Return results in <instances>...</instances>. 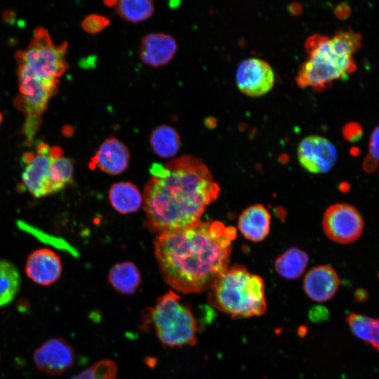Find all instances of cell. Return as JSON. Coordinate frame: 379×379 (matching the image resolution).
<instances>
[{
	"label": "cell",
	"mask_w": 379,
	"mask_h": 379,
	"mask_svg": "<svg viewBox=\"0 0 379 379\" xmlns=\"http://www.w3.org/2000/svg\"><path fill=\"white\" fill-rule=\"evenodd\" d=\"M18 226L23 230L27 231V232H29L30 234H33L34 237H36L39 240L49 244L51 246H56L57 248H60L61 249H65L70 253H74V249H72V247L69 246L65 241H63L61 239L54 237L53 236H50L49 234H46L45 232L22 222V221H18Z\"/></svg>",
	"instance_id": "27"
},
{
	"label": "cell",
	"mask_w": 379,
	"mask_h": 379,
	"mask_svg": "<svg viewBox=\"0 0 379 379\" xmlns=\"http://www.w3.org/2000/svg\"><path fill=\"white\" fill-rule=\"evenodd\" d=\"M237 230L217 220L158 234L154 254L164 281L175 291L210 290L228 268Z\"/></svg>",
	"instance_id": "1"
},
{
	"label": "cell",
	"mask_w": 379,
	"mask_h": 379,
	"mask_svg": "<svg viewBox=\"0 0 379 379\" xmlns=\"http://www.w3.org/2000/svg\"><path fill=\"white\" fill-rule=\"evenodd\" d=\"M20 288V276L11 262L0 259V307L11 303Z\"/></svg>",
	"instance_id": "23"
},
{
	"label": "cell",
	"mask_w": 379,
	"mask_h": 379,
	"mask_svg": "<svg viewBox=\"0 0 379 379\" xmlns=\"http://www.w3.org/2000/svg\"><path fill=\"white\" fill-rule=\"evenodd\" d=\"M3 18L6 22L13 23L15 21V14L13 11H6Z\"/></svg>",
	"instance_id": "33"
},
{
	"label": "cell",
	"mask_w": 379,
	"mask_h": 379,
	"mask_svg": "<svg viewBox=\"0 0 379 379\" xmlns=\"http://www.w3.org/2000/svg\"><path fill=\"white\" fill-rule=\"evenodd\" d=\"M373 319L366 315L351 313L347 317V322L354 335L368 343Z\"/></svg>",
	"instance_id": "26"
},
{
	"label": "cell",
	"mask_w": 379,
	"mask_h": 379,
	"mask_svg": "<svg viewBox=\"0 0 379 379\" xmlns=\"http://www.w3.org/2000/svg\"><path fill=\"white\" fill-rule=\"evenodd\" d=\"M274 81L272 67L262 59L246 58L237 68V86L246 95L253 98L264 95L272 88Z\"/></svg>",
	"instance_id": "9"
},
{
	"label": "cell",
	"mask_w": 379,
	"mask_h": 379,
	"mask_svg": "<svg viewBox=\"0 0 379 379\" xmlns=\"http://www.w3.org/2000/svg\"><path fill=\"white\" fill-rule=\"evenodd\" d=\"M209 291L210 305L232 319L260 316L266 312L263 279L241 265L228 267Z\"/></svg>",
	"instance_id": "4"
},
{
	"label": "cell",
	"mask_w": 379,
	"mask_h": 379,
	"mask_svg": "<svg viewBox=\"0 0 379 379\" xmlns=\"http://www.w3.org/2000/svg\"><path fill=\"white\" fill-rule=\"evenodd\" d=\"M1 120H2V115H1V112H0V124H1Z\"/></svg>",
	"instance_id": "36"
},
{
	"label": "cell",
	"mask_w": 379,
	"mask_h": 379,
	"mask_svg": "<svg viewBox=\"0 0 379 379\" xmlns=\"http://www.w3.org/2000/svg\"><path fill=\"white\" fill-rule=\"evenodd\" d=\"M379 163V126L372 132L370 142L369 151L364 161V169L371 173L373 171Z\"/></svg>",
	"instance_id": "28"
},
{
	"label": "cell",
	"mask_w": 379,
	"mask_h": 379,
	"mask_svg": "<svg viewBox=\"0 0 379 379\" xmlns=\"http://www.w3.org/2000/svg\"><path fill=\"white\" fill-rule=\"evenodd\" d=\"M270 222V214L267 208L261 204H254L246 208L239 215L238 228L246 239L258 242L268 235Z\"/></svg>",
	"instance_id": "17"
},
{
	"label": "cell",
	"mask_w": 379,
	"mask_h": 379,
	"mask_svg": "<svg viewBox=\"0 0 379 379\" xmlns=\"http://www.w3.org/2000/svg\"><path fill=\"white\" fill-rule=\"evenodd\" d=\"M375 349L379 350V319H373L369 331L368 343Z\"/></svg>",
	"instance_id": "31"
},
{
	"label": "cell",
	"mask_w": 379,
	"mask_h": 379,
	"mask_svg": "<svg viewBox=\"0 0 379 379\" xmlns=\"http://www.w3.org/2000/svg\"><path fill=\"white\" fill-rule=\"evenodd\" d=\"M361 46V37L352 30H342L331 38L314 34L306 43L307 59L295 77L301 88H326L334 81L353 72V55Z\"/></svg>",
	"instance_id": "3"
},
{
	"label": "cell",
	"mask_w": 379,
	"mask_h": 379,
	"mask_svg": "<svg viewBox=\"0 0 379 379\" xmlns=\"http://www.w3.org/2000/svg\"><path fill=\"white\" fill-rule=\"evenodd\" d=\"M309 262L307 254L302 250L292 247L279 255L274 262L276 272L288 279L300 277Z\"/></svg>",
	"instance_id": "21"
},
{
	"label": "cell",
	"mask_w": 379,
	"mask_h": 379,
	"mask_svg": "<svg viewBox=\"0 0 379 379\" xmlns=\"http://www.w3.org/2000/svg\"><path fill=\"white\" fill-rule=\"evenodd\" d=\"M69 379H75V378H74V377H72V378H70Z\"/></svg>",
	"instance_id": "37"
},
{
	"label": "cell",
	"mask_w": 379,
	"mask_h": 379,
	"mask_svg": "<svg viewBox=\"0 0 379 379\" xmlns=\"http://www.w3.org/2000/svg\"><path fill=\"white\" fill-rule=\"evenodd\" d=\"M18 78L21 100L18 107L27 115L41 116L45 111L47 103L55 91L45 85L26 65L18 62Z\"/></svg>",
	"instance_id": "12"
},
{
	"label": "cell",
	"mask_w": 379,
	"mask_h": 379,
	"mask_svg": "<svg viewBox=\"0 0 379 379\" xmlns=\"http://www.w3.org/2000/svg\"><path fill=\"white\" fill-rule=\"evenodd\" d=\"M109 200L112 206L121 214L135 212L143 204L142 195L130 182L113 184L109 191Z\"/></svg>",
	"instance_id": "18"
},
{
	"label": "cell",
	"mask_w": 379,
	"mask_h": 379,
	"mask_svg": "<svg viewBox=\"0 0 379 379\" xmlns=\"http://www.w3.org/2000/svg\"><path fill=\"white\" fill-rule=\"evenodd\" d=\"M73 133V128L69 126H65L62 128V133L65 135H71Z\"/></svg>",
	"instance_id": "35"
},
{
	"label": "cell",
	"mask_w": 379,
	"mask_h": 379,
	"mask_svg": "<svg viewBox=\"0 0 379 379\" xmlns=\"http://www.w3.org/2000/svg\"><path fill=\"white\" fill-rule=\"evenodd\" d=\"M114 7L122 19L133 23L148 19L154 11V2L149 0L117 1Z\"/></svg>",
	"instance_id": "24"
},
{
	"label": "cell",
	"mask_w": 379,
	"mask_h": 379,
	"mask_svg": "<svg viewBox=\"0 0 379 379\" xmlns=\"http://www.w3.org/2000/svg\"><path fill=\"white\" fill-rule=\"evenodd\" d=\"M354 296L359 301L364 300L367 297V293L363 289H358L355 291Z\"/></svg>",
	"instance_id": "34"
},
{
	"label": "cell",
	"mask_w": 379,
	"mask_h": 379,
	"mask_svg": "<svg viewBox=\"0 0 379 379\" xmlns=\"http://www.w3.org/2000/svg\"><path fill=\"white\" fill-rule=\"evenodd\" d=\"M27 277L34 282L48 286L57 281L61 276L62 264L59 256L48 248L32 252L25 265Z\"/></svg>",
	"instance_id": "13"
},
{
	"label": "cell",
	"mask_w": 379,
	"mask_h": 379,
	"mask_svg": "<svg viewBox=\"0 0 379 379\" xmlns=\"http://www.w3.org/2000/svg\"><path fill=\"white\" fill-rule=\"evenodd\" d=\"M130 153L119 139L111 137L99 147L91 159L90 166L110 175H119L128 166Z\"/></svg>",
	"instance_id": "15"
},
{
	"label": "cell",
	"mask_w": 379,
	"mask_h": 379,
	"mask_svg": "<svg viewBox=\"0 0 379 379\" xmlns=\"http://www.w3.org/2000/svg\"><path fill=\"white\" fill-rule=\"evenodd\" d=\"M362 131L359 125L354 124L348 126L345 136L350 141L358 140L361 136Z\"/></svg>",
	"instance_id": "32"
},
{
	"label": "cell",
	"mask_w": 379,
	"mask_h": 379,
	"mask_svg": "<svg viewBox=\"0 0 379 379\" xmlns=\"http://www.w3.org/2000/svg\"><path fill=\"white\" fill-rule=\"evenodd\" d=\"M142 321V327L152 326L160 342L167 347L192 346L197 343V319L173 291H167L154 307L146 309Z\"/></svg>",
	"instance_id": "5"
},
{
	"label": "cell",
	"mask_w": 379,
	"mask_h": 379,
	"mask_svg": "<svg viewBox=\"0 0 379 379\" xmlns=\"http://www.w3.org/2000/svg\"><path fill=\"white\" fill-rule=\"evenodd\" d=\"M108 281L118 292L130 295L136 291L141 283L140 272L131 262L114 265L109 272Z\"/></svg>",
	"instance_id": "19"
},
{
	"label": "cell",
	"mask_w": 379,
	"mask_h": 379,
	"mask_svg": "<svg viewBox=\"0 0 379 379\" xmlns=\"http://www.w3.org/2000/svg\"><path fill=\"white\" fill-rule=\"evenodd\" d=\"M67 44L55 45L43 27L34 29L32 41L25 51L16 54L18 62L28 66L48 87L56 91L58 78L66 70Z\"/></svg>",
	"instance_id": "6"
},
{
	"label": "cell",
	"mask_w": 379,
	"mask_h": 379,
	"mask_svg": "<svg viewBox=\"0 0 379 379\" xmlns=\"http://www.w3.org/2000/svg\"><path fill=\"white\" fill-rule=\"evenodd\" d=\"M322 227L331 240L340 244H348L360 237L364 228V220L354 206L340 203L326 210Z\"/></svg>",
	"instance_id": "8"
},
{
	"label": "cell",
	"mask_w": 379,
	"mask_h": 379,
	"mask_svg": "<svg viewBox=\"0 0 379 379\" xmlns=\"http://www.w3.org/2000/svg\"><path fill=\"white\" fill-rule=\"evenodd\" d=\"M152 151L161 158H171L176 155L180 147V138L175 129L163 124L157 126L149 137Z\"/></svg>",
	"instance_id": "20"
},
{
	"label": "cell",
	"mask_w": 379,
	"mask_h": 379,
	"mask_svg": "<svg viewBox=\"0 0 379 379\" xmlns=\"http://www.w3.org/2000/svg\"><path fill=\"white\" fill-rule=\"evenodd\" d=\"M117 367L111 359L100 360L86 368L75 379H116Z\"/></svg>",
	"instance_id": "25"
},
{
	"label": "cell",
	"mask_w": 379,
	"mask_h": 379,
	"mask_svg": "<svg viewBox=\"0 0 379 379\" xmlns=\"http://www.w3.org/2000/svg\"><path fill=\"white\" fill-rule=\"evenodd\" d=\"M34 362L41 371L52 375L64 373L74 365L76 353L65 339L52 338L34 352Z\"/></svg>",
	"instance_id": "11"
},
{
	"label": "cell",
	"mask_w": 379,
	"mask_h": 379,
	"mask_svg": "<svg viewBox=\"0 0 379 379\" xmlns=\"http://www.w3.org/2000/svg\"><path fill=\"white\" fill-rule=\"evenodd\" d=\"M175 39L164 33H150L141 40L140 58L143 63L159 67L168 63L177 51Z\"/></svg>",
	"instance_id": "16"
},
{
	"label": "cell",
	"mask_w": 379,
	"mask_h": 379,
	"mask_svg": "<svg viewBox=\"0 0 379 379\" xmlns=\"http://www.w3.org/2000/svg\"><path fill=\"white\" fill-rule=\"evenodd\" d=\"M51 147L40 141L36 147V154L27 152L22 157L23 186L36 198L53 193L51 180Z\"/></svg>",
	"instance_id": "7"
},
{
	"label": "cell",
	"mask_w": 379,
	"mask_h": 379,
	"mask_svg": "<svg viewBox=\"0 0 379 379\" xmlns=\"http://www.w3.org/2000/svg\"><path fill=\"white\" fill-rule=\"evenodd\" d=\"M340 285L338 274L326 265H317L309 270L303 279V290L314 301L323 302L331 299Z\"/></svg>",
	"instance_id": "14"
},
{
	"label": "cell",
	"mask_w": 379,
	"mask_h": 379,
	"mask_svg": "<svg viewBox=\"0 0 379 379\" xmlns=\"http://www.w3.org/2000/svg\"><path fill=\"white\" fill-rule=\"evenodd\" d=\"M143 192L145 224L158 234L184 229L201 221L220 188L207 166L185 154L164 165L154 164Z\"/></svg>",
	"instance_id": "2"
},
{
	"label": "cell",
	"mask_w": 379,
	"mask_h": 379,
	"mask_svg": "<svg viewBox=\"0 0 379 379\" xmlns=\"http://www.w3.org/2000/svg\"><path fill=\"white\" fill-rule=\"evenodd\" d=\"M41 116L27 115V119L23 126V133L28 142L33 140L36 132L39 128Z\"/></svg>",
	"instance_id": "30"
},
{
	"label": "cell",
	"mask_w": 379,
	"mask_h": 379,
	"mask_svg": "<svg viewBox=\"0 0 379 379\" xmlns=\"http://www.w3.org/2000/svg\"><path fill=\"white\" fill-rule=\"evenodd\" d=\"M297 156L300 164L307 171L326 173L333 168L337 160V150L326 138L310 135L299 142Z\"/></svg>",
	"instance_id": "10"
},
{
	"label": "cell",
	"mask_w": 379,
	"mask_h": 379,
	"mask_svg": "<svg viewBox=\"0 0 379 379\" xmlns=\"http://www.w3.org/2000/svg\"><path fill=\"white\" fill-rule=\"evenodd\" d=\"M109 24V20L105 16L91 14L84 19L81 27L88 33L97 34L105 29Z\"/></svg>",
	"instance_id": "29"
},
{
	"label": "cell",
	"mask_w": 379,
	"mask_h": 379,
	"mask_svg": "<svg viewBox=\"0 0 379 379\" xmlns=\"http://www.w3.org/2000/svg\"><path fill=\"white\" fill-rule=\"evenodd\" d=\"M51 180L53 193H55L72 182L74 166L72 159L63 157L62 150L58 146L51 147Z\"/></svg>",
	"instance_id": "22"
}]
</instances>
